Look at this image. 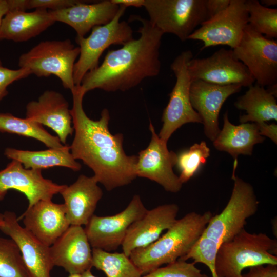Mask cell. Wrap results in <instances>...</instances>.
<instances>
[{"instance_id": "6da1fadb", "label": "cell", "mask_w": 277, "mask_h": 277, "mask_svg": "<svg viewBox=\"0 0 277 277\" xmlns=\"http://www.w3.org/2000/svg\"><path fill=\"white\" fill-rule=\"evenodd\" d=\"M71 91L73 104L70 113L75 132L70 146L72 156L89 167L97 182L107 191L131 183L137 177V155L125 153L122 134L110 132L109 111L105 108L99 120L90 118L83 109L86 93L81 86H75Z\"/></svg>"}, {"instance_id": "7a4b0ae2", "label": "cell", "mask_w": 277, "mask_h": 277, "mask_svg": "<svg viewBox=\"0 0 277 277\" xmlns=\"http://www.w3.org/2000/svg\"><path fill=\"white\" fill-rule=\"evenodd\" d=\"M135 20L141 23L137 31L140 37L121 48L108 50L102 64L84 76L80 86L85 93L95 89L125 91L160 73V49L164 34L149 19L138 15L129 19Z\"/></svg>"}, {"instance_id": "3957f363", "label": "cell", "mask_w": 277, "mask_h": 277, "mask_svg": "<svg viewBox=\"0 0 277 277\" xmlns=\"http://www.w3.org/2000/svg\"><path fill=\"white\" fill-rule=\"evenodd\" d=\"M212 216L209 211L203 214L188 213L177 219L154 242L133 250L129 256L130 259L142 275L179 260L188 252L201 237Z\"/></svg>"}, {"instance_id": "277c9868", "label": "cell", "mask_w": 277, "mask_h": 277, "mask_svg": "<svg viewBox=\"0 0 277 277\" xmlns=\"http://www.w3.org/2000/svg\"><path fill=\"white\" fill-rule=\"evenodd\" d=\"M277 241L263 233H251L243 229L217 250L215 267L218 277H243L246 268L277 265Z\"/></svg>"}, {"instance_id": "5b68a950", "label": "cell", "mask_w": 277, "mask_h": 277, "mask_svg": "<svg viewBox=\"0 0 277 277\" xmlns=\"http://www.w3.org/2000/svg\"><path fill=\"white\" fill-rule=\"evenodd\" d=\"M79 54L80 48L69 39L43 41L19 56L18 66L39 77L54 75L71 90L75 86L73 70Z\"/></svg>"}, {"instance_id": "8992f818", "label": "cell", "mask_w": 277, "mask_h": 277, "mask_svg": "<svg viewBox=\"0 0 277 277\" xmlns=\"http://www.w3.org/2000/svg\"><path fill=\"white\" fill-rule=\"evenodd\" d=\"M143 7L153 26L182 42L209 19L206 0H144Z\"/></svg>"}, {"instance_id": "52a82bcc", "label": "cell", "mask_w": 277, "mask_h": 277, "mask_svg": "<svg viewBox=\"0 0 277 277\" xmlns=\"http://www.w3.org/2000/svg\"><path fill=\"white\" fill-rule=\"evenodd\" d=\"M230 199L222 211L212 216L202 236L220 246L244 229L246 220L258 210L259 201L252 185L235 176Z\"/></svg>"}, {"instance_id": "ba28073f", "label": "cell", "mask_w": 277, "mask_h": 277, "mask_svg": "<svg viewBox=\"0 0 277 277\" xmlns=\"http://www.w3.org/2000/svg\"><path fill=\"white\" fill-rule=\"evenodd\" d=\"M126 8L120 5L118 12L109 23L94 27L87 37H76L80 54L73 70L75 86L80 85L85 75L99 65L101 56L110 46L123 45L133 39V30L128 23L120 21Z\"/></svg>"}, {"instance_id": "9c48e42d", "label": "cell", "mask_w": 277, "mask_h": 277, "mask_svg": "<svg viewBox=\"0 0 277 277\" xmlns=\"http://www.w3.org/2000/svg\"><path fill=\"white\" fill-rule=\"evenodd\" d=\"M192 58L191 51H184L170 65L176 81L169 94L168 103L163 111V125L158 135L167 143L172 134L183 125L189 123H202L200 116L192 106L190 98L191 80L188 67Z\"/></svg>"}, {"instance_id": "30bf717a", "label": "cell", "mask_w": 277, "mask_h": 277, "mask_svg": "<svg viewBox=\"0 0 277 277\" xmlns=\"http://www.w3.org/2000/svg\"><path fill=\"white\" fill-rule=\"evenodd\" d=\"M233 52L256 84L264 87L277 84L276 40L266 37L248 24Z\"/></svg>"}, {"instance_id": "8fae6325", "label": "cell", "mask_w": 277, "mask_h": 277, "mask_svg": "<svg viewBox=\"0 0 277 277\" xmlns=\"http://www.w3.org/2000/svg\"><path fill=\"white\" fill-rule=\"evenodd\" d=\"M248 24L246 0H230L226 9L203 22L188 39L202 41V49L217 45H227L233 49Z\"/></svg>"}, {"instance_id": "7c38bea8", "label": "cell", "mask_w": 277, "mask_h": 277, "mask_svg": "<svg viewBox=\"0 0 277 277\" xmlns=\"http://www.w3.org/2000/svg\"><path fill=\"white\" fill-rule=\"evenodd\" d=\"M148 209L141 197L134 195L121 212L110 216L93 215L84 228L91 246L111 252L122 245L130 225Z\"/></svg>"}, {"instance_id": "4fadbf2b", "label": "cell", "mask_w": 277, "mask_h": 277, "mask_svg": "<svg viewBox=\"0 0 277 277\" xmlns=\"http://www.w3.org/2000/svg\"><path fill=\"white\" fill-rule=\"evenodd\" d=\"M149 130L151 134L149 144L137 156L136 176L156 182L167 192L177 193L183 185L173 170L177 154L168 150L167 143L159 137L151 122Z\"/></svg>"}, {"instance_id": "5bb4252c", "label": "cell", "mask_w": 277, "mask_h": 277, "mask_svg": "<svg viewBox=\"0 0 277 277\" xmlns=\"http://www.w3.org/2000/svg\"><path fill=\"white\" fill-rule=\"evenodd\" d=\"M188 69L191 81L200 80L219 85L239 84L248 87L255 82L232 49L221 48L208 57L192 58Z\"/></svg>"}, {"instance_id": "9a60e30c", "label": "cell", "mask_w": 277, "mask_h": 277, "mask_svg": "<svg viewBox=\"0 0 277 277\" xmlns=\"http://www.w3.org/2000/svg\"><path fill=\"white\" fill-rule=\"evenodd\" d=\"M66 185H59L44 178L42 170L25 168L19 162L12 160L0 171V201L9 190L23 193L30 208L41 200H52Z\"/></svg>"}, {"instance_id": "2e32d148", "label": "cell", "mask_w": 277, "mask_h": 277, "mask_svg": "<svg viewBox=\"0 0 277 277\" xmlns=\"http://www.w3.org/2000/svg\"><path fill=\"white\" fill-rule=\"evenodd\" d=\"M0 230L17 244L29 277H50L52 263L50 246L41 242L18 223L16 214L6 211L3 213Z\"/></svg>"}, {"instance_id": "e0dca14e", "label": "cell", "mask_w": 277, "mask_h": 277, "mask_svg": "<svg viewBox=\"0 0 277 277\" xmlns=\"http://www.w3.org/2000/svg\"><path fill=\"white\" fill-rule=\"evenodd\" d=\"M242 87L239 84L219 85L200 80L191 81V103L200 116L205 134L210 140L213 141L220 131L219 115L224 103Z\"/></svg>"}, {"instance_id": "ac0fdd59", "label": "cell", "mask_w": 277, "mask_h": 277, "mask_svg": "<svg viewBox=\"0 0 277 277\" xmlns=\"http://www.w3.org/2000/svg\"><path fill=\"white\" fill-rule=\"evenodd\" d=\"M179 211L174 203L159 205L147 210L128 228L122 244L123 252L129 256L134 250L145 247L156 241L162 232L177 220Z\"/></svg>"}, {"instance_id": "d6986e66", "label": "cell", "mask_w": 277, "mask_h": 277, "mask_svg": "<svg viewBox=\"0 0 277 277\" xmlns=\"http://www.w3.org/2000/svg\"><path fill=\"white\" fill-rule=\"evenodd\" d=\"M84 228L70 225L50 246L52 263L69 274H82L92 267V253Z\"/></svg>"}, {"instance_id": "ffe728a7", "label": "cell", "mask_w": 277, "mask_h": 277, "mask_svg": "<svg viewBox=\"0 0 277 277\" xmlns=\"http://www.w3.org/2000/svg\"><path fill=\"white\" fill-rule=\"evenodd\" d=\"M23 219L24 227L41 242L51 246L70 226L64 204L52 200H41L17 217Z\"/></svg>"}, {"instance_id": "44dd1931", "label": "cell", "mask_w": 277, "mask_h": 277, "mask_svg": "<svg viewBox=\"0 0 277 277\" xmlns=\"http://www.w3.org/2000/svg\"><path fill=\"white\" fill-rule=\"evenodd\" d=\"M26 117L51 128L63 145L74 132L69 104L55 91L47 90L37 100L29 102L26 107Z\"/></svg>"}, {"instance_id": "7402d4cb", "label": "cell", "mask_w": 277, "mask_h": 277, "mask_svg": "<svg viewBox=\"0 0 277 277\" xmlns=\"http://www.w3.org/2000/svg\"><path fill=\"white\" fill-rule=\"evenodd\" d=\"M81 1L80 3L64 9L49 10L52 19L72 27L76 37H83L93 28L106 25L115 16L120 5L111 0L101 1L93 3Z\"/></svg>"}, {"instance_id": "603a6c76", "label": "cell", "mask_w": 277, "mask_h": 277, "mask_svg": "<svg viewBox=\"0 0 277 277\" xmlns=\"http://www.w3.org/2000/svg\"><path fill=\"white\" fill-rule=\"evenodd\" d=\"M93 176L80 175L70 186L60 192L64 200L67 220L70 225H86L94 215L103 196L102 189Z\"/></svg>"}, {"instance_id": "cb8c5ba5", "label": "cell", "mask_w": 277, "mask_h": 277, "mask_svg": "<svg viewBox=\"0 0 277 277\" xmlns=\"http://www.w3.org/2000/svg\"><path fill=\"white\" fill-rule=\"evenodd\" d=\"M223 117V127L213 141V144L217 150L228 153L234 159L232 178L235 176L238 156L251 155L254 146L263 143L265 138L260 134L257 125L254 123L233 125L228 119L227 112Z\"/></svg>"}, {"instance_id": "d4e9b609", "label": "cell", "mask_w": 277, "mask_h": 277, "mask_svg": "<svg viewBox=\"0 0 277 277\" xmlns=\"http://www.w3.org/2000/svg\"><path fill=\"white\" fill-rule=\"evenodd\" d=\"M54 23L49 10L46 9H37L32 12L9 10L2 20V39L27 41L39 35Z\"/></svg>"}, {"instance_id": "484cf974", "label": "cell", "mask_w": 277, "mask_h": 277, "mask_svg": "<svg viewBox=\"0 0 277 277\" xmlns=\"http://www.w3.org/2000/svg\"><path fill=\"white\" fill-rule=\"evenodd\" d=\"M4 154L8 159L19 162L26 169L42 170L60 166L78 171L82 168L81 165L72 156L70 146L65 145L61 148H49L40 151L7 148Z\"/></svg>"}, {"instance_id": "4316f807", "label": "cell", "mask_w": 277, "mask_h": 277, "mask_svg": "<svg viewBox=\"0 0 277 277\" xmlns=\"http://www.w3.org/2000/svg\"><path fill=\"white\" fill-rule=\"evenodd\" d=\"M234 105L238 109L246 112L240 116L241 123L252 122L260 124L270 120L277 121V102L275 97L257 84L249 86Z\"/></svg>"}, {"instance_id": "83f0119b", "label": "cell", "mask_w": 277, "mask_h": 277, "mask_svg": "<svg viewBox=\"0 0 277 277\" xmlns=\"http://www.w3.org/2000/svg\"><path fill=\"white\" fill-rule=\"evenodd\" d=\"M0 132L34 138L49 148H61L65 145L57 136L50 134L39 123L26 117H16L9 113H0Z\"/></svg>"}, {"instance_id": "f1b7e54d", "label": "cell", "mask_w": 277, "mask_h": 277, "mask_svg": "<svg viewBox=\"0 0 277 277\" xmlns=\"http://www.w3.org/2000/svg\"><path fill=\"white\" fill-rule=\"evenodd\" d=\"M92 267L107 277H142L140 270L123 252H111L92 249Z\"/></svg>"}, {"instance_id": "f546056e", "label": "cell", "mask_w": 277, "mask_h": 277, "mask_svg": "<svg viewBox=\"0 0 277 277\" xmlns=\"http://www.w3.org/2000/svg\"><path fill=\"white\" fill-rule=\"evenodd\" d=\"M248 24L268 38L277 37V9L266 7L257 0H246Z\"/></svg>"}, {"instance_id": "4dcf8cb0", "label": "cell", "mask_w": 277, "mask_h": 277, "mask_svg": "<svg viewBox=\"0 0 277 277\" xmlns=\"http://www.w3.org/2000/svg\"><path fill=\"white\" fill-rule=\"evenodd\" d=\"M210 150L204 141L195 143L188 150L177 154L176 166L180 173L179 179L182 184L188 182L197 171L201 165L206 163L210 156Z\"/></svg>"}, {"instance_id": "1f68e13d", "label": "cell", "mask_w": 277, "mask_h": 277, "mask_svg": "<svg viewBox=\"0 0 277 277\" xmlns=\"http://www.w3.org/2000/svg\"><path fill=\"white\" fill-rule=\"evenodd\" d=\"M0 277H29L19 249L11 239L0 237Z\"/></svg>"}, {"instance_id": "d6a6232c", "label": "cell", "mask_w": 277, "mask_h": 277, "mask_svg": "<svg viewBox=\"0 0 277 277\" xmlns=\"http://www.w3.org/2000/svg\"><path fill=\"white\" fill-rule=\"evenodd\" d=\"M219 248V246L214 241L201 235L188 252L179 259L187 261L191 259L195 264H204L209 269L212 277H218L215 262Z\"/></svg>"}, {"instance_id": "836d02e7", "label": "cell", "mask_w": 277, "mask_h": 277, "mask_svg": "<svg viewBox=\"0 0 277 277\" xmlns=\"http://www.w3.org/2000/svg\"><path fill=\"white\" fill-rule=\"evenodd\" d=\"M142 277H208L195 266L194 263L177 260L160 267Z\"/></svg>"}, {"instance_id": "e575fe53", "label": "cell", "mask_w": 277, "mask_h": 277, "mask_svg": "<svg viewBox=\"0 0 277 277\" xmlns=\"http://www.w3.org/2000/svg\"><path fill=\"white\" fill-rule=\"evenodd\" d=\"M30 74V71L27 69L19 68L14 70L4 67L0 60V101L8 94L7 88L10 85Z\"/></svg>"}, {"instance_id": "d590c367", "label": "cell", "mask_w": 277, "mask_h": 277, "mask_svg": "<svg viewBox=\"0 0 277 277\" xmlns=\"http://www.w3.org/2000/svg\"><path fill=\"white\" fill-rule=\"evenodd\" d=\"M81 0H27V8L55 11L64 9L80 3Z\"/></svg>"}, {"instance_id": "8d00e7d4", "label": "cell", "mask_w": 277, "mask_h": 277, "mask_svg": "<svg viewBox=\"0 0 277 277\" xmlns=\"http://www.w3.org/2000/svg\"><path fill=\"white\" fill-rule=\"evenodd\" d=\"M243 277H277V265L265 264L249 268Z\"/></svg>"}, {"instance_id": "74e56055", "label": "cell", "mask_w": 277, "mask_h": 277, "mask_svg": "<svg viewBox=\"0 0 277 277\" xmlns=\"http://www.w3.org/2000/svg\"><path fill=\"white\" fill-rule=\"evenodd\" d=\"M230 0H206V7L209 19L226 9Z\"/></svg>"}, {"instance_id": "f35d334b", "label": "cell", "mask_w": 277, "mask_h": 277, "mask_svg": "<svg viewBox=\"0 0 277 277\" xmlns=\"http://www.w3.org/2000/svg\"><path fill=\"white\" fill-rule=\"evenodd\" d=\"M256 124V123H255ZM261 136L270 138L274 143L277 142V126L274 123L268 124L266 123L256 124Z\"/></svg>"}, {"instance_id": "ab89813d", "label": "cell", "mask_w": 277, "mask_h": 277, "mask_svg": "<svg viewBox=\"0 0 277 277\" xmlns=\"http://www.w3.org/2000/svg\"><path fill=\"white\" fill-rule=\"evenodd\" d=\"M111 2L115 4L122 5L126 8L128 7L140 8L143 7L144 0H111Z\"/></svg>"}, {"instance_id": "60d3db41", "label": "cell", "mask_w": 277, "mask_h": 277, "mask_svg": "<svg viewBox=\"0 0 277 277\" xmlns=\"http://www.w3.org/2000/svg\"><path fill=\"white\" fill-rule=\"evenodd\" d=\"M9 5L8 0H0V41L1 37V26L2 20L4 16L9 11Z\"/></svg>"}, {"instance_id": "b9f144b4", "label": "cell", "mask_w": 277, "mask_h": 277, "mask_svg": "<svg viewBox=\"0 0 277 277\" xmlns=\"http://www.w3.org/2000/svg\"><path fill=\"white\" fill-rule=\"evenodd\" d=\"M260 3L266 7L269 8L270 6H276L277 1L276 0H261Z\"/></svg>"}, {"instance_id": "7bdbcfd3", "label": "cell", "mask_w": 277, "mask_h": 277, "mask_svg": "<svg viewBox=\"0 0 277 277\" xmlns=\"http://www.w3.org/2000/svg\"><path fill=\"white\" fill-rule=\"evenodd\" d=\"M267 91L272 94L275 97H276L277 92V84L268 86V88L266 89Z\"/></svg>"}, {"instance_id": "ee69618b", "label": "cell", "mask_w": 277, "mask_h": 277, "mask_svg": "<svg viewBox=\"0 0 277 277\" xmlns=\"http://www.w3.org/2000/svg\"><path fill=\"white\" fill-rule=\"evenodd\" d=\"M82 275V277H97L93 275L91 272V270H88L84 272Z\"/></svg>"}, {"instance_id": "f6af8a7d", "label": "cell", "mask_w": 277, "mask_h": 277, "mask_svg": "<svg viewBox=\"0 0 277 277\" xmlns=\"http://www.w3.org/2000/svg\"><path fill=\"white\" fill-rule=\"evenodd\" d=\"M68 277H82L81 274H69Z\"/></svg>"}, {"instance_id": "bcb514c9", "label": "cell", "mask_w": 277, "mask_h": 277, "mask_svg": "<svg viewBox=\"0 0 277 277\" xmlns=\"http://www.w3.org/2000/svg\"><path fill=\"white\" fill-rule=\"evenodd\" d=\"M3 221V213H0V225L2 224Z\"/></svg>"}]
</instances>
